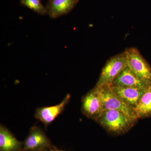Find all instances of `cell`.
Here are the masks:
<instances>
[{
  "label": "cell",
  "mask_w": 151,
  "mask_h": 151,
  "mask_svg": "<svg viewBox=\"0 0 151 151\" xmlns=\"http://www.w3.org/2000/svg\"><path fill=\"white\" fill-rule=\"evenodd\" d=\"M97 121L110 133L121 135L129 131L137 121L121 111L112 110L104 111Z\"/></svg>",
  "instance_id": "obj_1"
},
{
  "label": "cell",
  "mask_w": 151,
  "mask_h": 151,
  "mask_svg": "<svg viewBox=\"0 0 151 151\" xmlns=\"http://www.w3.org/2000/svg\"><path fill=\"white\" fill-rule=\"evenodd\" d=\"M95 88L102 99L104 111L107 110H117L137 121L138 119L133 108L125 103L114 92L111 84L100 87L95 86Z\"/></svg>",
  "instance_id": "obj_2"
},
{
  "label": "cell",
  "mask_w": 151,
  "mask_h": 151,
  "mask_svg": "<svg viewBox=\"0 0 151 151\" xmlns=\"http://www.w3.org/2000/svg\"><path fill=\"white\" fill-rule=\"evenodd\" d=\"M128 66L140 80L151 86V67L137 49L130 47L125 51Z\"/></svg>",
  "instance_id": "obj_3"
},
{
  "label": "cell",
  "mask_w": 151,
  "mask_h": 151,
  "mask_svg": "<svg viewBox=\"0 0 151 151\" xmlns=\"http://www.w3.org/2000/svg\"><path fill=\"white\" fill-rule=\"evenodd\" d=\"M128 66L125 52L109 60L102 69L96 86L112 84L116 77Z\"/></svg>",
  "instance_id": "obj_4"
},
{
  "label": "cell",
  "mask_w": 151,
  "mask_h": 151,
  "mask_svg": "<svg viewBox=\"0 0 151 151\" xmlns=\"http://www.w3.org/2000/svg\"><path fill=\"white\" fill-rule=\"evenodd\" d=\"M82 102V112L89 119L97 121L104 112L102 99L95 87L85 95Z\"/></svg>",
  "instance_id": "obj_5"
},
{
  "label": "cell",
  "mask_w": 151,
  "mask_h": 151,
  "mask_svg": "<svg viewBox=\"0 0 151 151\" xmlns=\"http://www.w3.org/2000/svg\"><path fill=\"white\" fill-rule=\"evenodd\" d=\"M50 146V142L42 130L37 126L32 127L24 144V151H43Z\"/></svg>",
  "instance_id": "obj_6"
},
{
  "label": "cell",
  "mask_w": 151,
  "mask_h": 151,
  "mask_svg": "<svg viewBox=\"0 0 151 151\" xmlns=\"http://www.w3.org/2000/svg\"><path fill=\"white\" fill-rule=\"evenodd\" d=\"M70 99V95L68 94L58 105L37 108L35 117L47 127L63 112Z\"/></svg>",
  "instance_id": "obj_7"
},
{
  "label": "cell",
  "mask_w": 151,
  "mask_h": 151,
  "mask_svg": "<svg viewBox=\"0 0 151 151\" xmlns=\"http://www.w3.org/2000/svg\"><path fill=\"white\" fill-rule=\"evenodd\" d=\"M111 85L114 92L125 103L132 107L134 110L137 107L148 86L145 88H139L114 86L112 84Z\"/></svg>",
  "instance_id": "obj_8"
},
{
  "label": "cell",
  "mask_w": 151,
  "mask_h": 151,
  "mask_svg": "<svg viewBox=\"0 0 151 151\" xmlns=\"http://www.w3.org/2000/svg\"><path fill=\"white\" fill-rule=\"evenodd\" d=\"M79 0H49L46 8L47 14L52 19H57L69 13Z\"/></svg>",
  "instance_id": "obj_9"
},
{
  "label": "cell",
  "mask_w": 151,
  "mask_h": 151,
  "mask_svg": "<svg viewBox=\"0 0 151 151\" xmlns=\"http://www.w3.org/2000/svg\"><path fill=\"white\" fill-rule=\"evenodd\" d=\"M112 85L139 88H145L148 86L140 80L128 66L116 77Z\"/></svg>",
  "instance_id": "obj_10"
},
{
  "label": "cell",
  "mask_w": 151,
  "mask_h": 151,
  "mask_svg": "<svg viewBox=\"0 0 151 151\" xmlns=\"http://www.w3.org/2000/svg\"><path fill=\"white\" fill-rule=\"evenodd\" d=\"M22 144L5 127H0V150L19 151Z\"/></svg>",
  "instance_id": "obj_11"
},
{
  "label": "cell",
  "mask_w": 151,
  "mask_h": 151,
  "mask_svg": "<svg viewBox=\"0 0 151 151\" xmlns=\"http://www.w3.org/2000/svg\"><path fill=\"white\" fill-rule=\"evenodd\" d=\"M134 111L138 119L151 117V86H148Z\"/></svg>",
  "instance_id": "obj_12"
},
{
  "label": "cell",
  "mask_w": 151,
  "mask_h": 151,
  "mask_svg": "<svg viewBox=\"0 0 151 151\" xmlns=\"http://www.w3.org/2000/svg\"><path fill=\"white\" fill-rule=\"evenodd\" d=\"M21 5L24 6L41 16L47 14L46 6H44L40 0H20Z\"/></svg>",
  "instance_id": "obj_13"
},
{
  "label": "cell",
  "mask_w": 151,
  "mask_h": 151,
  "mask_svg": "<svg viewBox=\"0 0 151 151\" xmlns=\"http://www.w3.org/2000/svg\"><path fill=\"white\" fill-rule=\"evenodd\" d=\"M50 151H63L62 150H53V149H50Z\"/></svg>",
  "instance_id": "obj_14"
},
{
  "label": "cell",
  "mask_w": 151,
  "mask_h": 151,
  "mask_svg": "<svg viewBox=\"0 0 151 151\" xmlns=\"http://www.w3.org/2000/svg\"></svg>",
  "instance_id": "obj_15"
}]
</instances>
